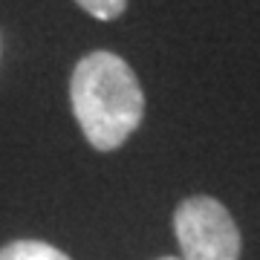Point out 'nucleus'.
<instances>
[{"mask_svg":"<svg viewBox=\"0 0 260 260\" xmlns=\"http://www.w3.org/2000/svg\"><path fill=\"white\" fill-rule=\"evenodd\" d=\"M70 107L99 153L119 150L145 119V90L133 67L110 49H93L73 67Z\"/></svg>","mask_w":260,"mask_h":260,"instance_id":"nucleus-1","label":"nucleus"},{"mask_svg":"<svg viewBox=\"0 0 260 260\" xmlns=\"http://www.w3.org/2000/svg\"><path fill=\"white\" fill-rule=\"evenodd\" d=\"M174 234L182 260H240L243 237L232 211L220 200L194 194L174 211Z\"/></svg>","mask_w":260,"mask_h":260,"instance_id":"nucleus-2","label":"nucleus"},{"mask_svg":"<svg viewBox=\"0 0 260 260\" xmlns=\"http://www.w3.org/2000/svg\"><path fill=\"white\" fill-rule=\"evenodd\" d=\"M0 260H73L70 254H64L61 249H55L52 243L44 240H12L0 249Z\"/></svg>","mask_w":260,"mask_h":260,"instance_id":"nucleus-3","label":"nucleus"},{"mask_svg":"<svg viewBox=\"0 0 260 260\" xmlns=\"http://www.w3.org/2000/svg\"><path fill=\"white\" fill-rule=\"evenodd\" d=\"M75 3L95 20H119L127 12V0H75Z\"/></svg>","mask_w":260,"mask_h":260,"instance_id":"nucleus-4","label":"nucleus"},{"mask_svg":"<svg viewBox=\"0 0 260 260\" xmlns=\"http://www.w3.org/2000/svg\"><path fill=\"white\" fill-rule=\"evenodd\" d=\"M156 260H182V257H156Z\"/></svg>","mask_w":260,"mask_h":260,"instance_id":"nucleus-5","label":"nucleus"}]
</instances>
